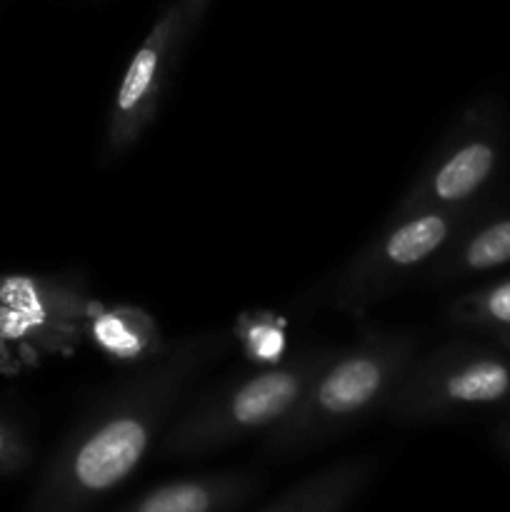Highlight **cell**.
I'll list each match as a JSON object with an SVG mask.
<instances>
[{
  "instance_id": "cell-1",
  "label": "cell",
  "mask_w": 510,
  "mask_h": 512,
  "mask_svg": "<svg viewBox=\"0 0 510 512\" xmlns=\"http://www.w3.org/2000/svg\"><path fill=\"white\" fill-rule=\"evenodd\" d=\"M145 450V430L135 420H118L85 443L75 460V475L90 490H105L123 480Z\"/></svg>"
},
{
  "instance_id": "cell-2",
  "label": "cell",
  "mask_w": 510,
  "mask_h": 512,
  "mask_svg": "<svg viewBox=\"0 0 510 512\" xmlns=\"http://www.w3.org/2000/svg\"><path fill=\"white\" fill-rule=\"evenodd\" d=\"M495 165V148L488 143H470L440 168L435 193L443 200H458L478 190Z\"/></svg>"
},
{
  "instance_id": "cell-3",
  "label": "cell",
  "mask_w": 510,
  "mask_h": 512,
  "mask_svg": "<svg viewBox=\"0 0 510 512\" xmlns=\"http://www.w3.org/2000/svg\"><path fill=\"white\" fill-rule=\"evenodd\" d=\"M448 395L458 403H500L510 395V368L498 358L475 360L448 380Z\"/></svg>"
},
{
  "instance_id": "cell-4",
  "label": "cell",
  "mask_w": 510,
  "mask_h": 512,
  "mask_svg": "<svg viewBox=\"0 0 510 512\" xmlns=\"http://www.w3.org/2000/svg\"><path fill=\"white\" fill-rule=\"evenodd\" d=\"M380 383V373L370 360H350L340 365L320 388V403L333 413H348L360 408Z\"/></svg>"
},
{
  "instance_id": "cell-5",
  "label": "cell",
  "mask_w": 510,
  "mask_h": 512,
  "mask_svg": "<svg viewBox=\"0 0 510 512\" xmlns=\"http://www.w3.org/2000/svg\"><path fill=\"white\" fill-rule=\"evenodd\" d=\"M293 398L295 383L288 375H265V378L253 380L248 388L240 390V395L235 398L233 405L235 420H240V423L245 425L265 423V420L283 413Z\"/></svg>"
},
{
  "instance_id": "cell-6",
  "label": "cell",
  "mask_w": 510,
  "mask_h": 512,
  "mask_svg": "<svg viewBox=\"0 0 510 512\" xmlns=\"http://www.w3.org/2000/svg\"><path fill=\"white\" fill-rule=\"evenodd\" d=\"M445 233H448V228H445L443 218H438V215H425V218L400 228L398 233L390 238L388 243L390 260L403 265L415 263V260L433 253V250L443 243Z\"/></svg>"
},
{
  "instance_id": "cell-7",
  "label": "cell",
  "mask_w": 510,
  "mask_h": 512,
  "mask_svg": "<svg viewBox=\"0 0 510 512\" xmlns=\"http://www.w3.org/2000/svg\"><path fill=\"white\" fill-rule=\"evenodd\" d=\"M465 263L473 270H490L510 263V218L480 230L465 248Z\"/></svg>"
},
{
  "instance_id": "cell-8",
  "label": "cell",
  "mask_w": 510,
  "mask_h": 512,
  "mask_svg": "<svg viewBox=\"0 0 510 512\" xmlns=\"http://www.w3.org/2000/svg\"><path fill=\"white\" fill-rule=\"evenodd\" d=\"M210 495L198 485H170L140 503L138 512H208Z\"/></svg>"
},
{
  "instance_id": "cell-9",
  "label": "cell",
  "mask_w": 510,
  "mask_h": 512,
  "mask_svg": "<svg viewBox=\"0 0 510 512\" xmlns=\"http://www.w3.org/2000/svg\"><path fill=\"white\" fill-rule=\"evenodd\" d=\"M155 65H158V53H155V48H143L138 55H135V60L130 63V70L128 75H125V83L118 95L120 110L135 108V103L143 98L150 80H153Z\"/></svg>"
},
{
  "instance_id": "cell-10",
  "label": "cell",
  "mask_w": 510,
  "mask_h": 512,
  "mask_svg": "<svg viewBox=\"0 0 510 512\" xmlns=\"http://www.w3.org/2000/svg\"><path fill=\"white\" fill-rule=\"evenodd\" d=\"M95 335L105 348L115 350V353H135L138 350V340L130 335V330L120 323L118 318H103L95 325Z\"/></svg>"
},
{
  "instance_id": "cell-11",
  "label": "cell",
  "mask_w": 510,
  "mask_h": 512,
  "mask_svg": "<svg viewBox=\"0 0 510 512\" xmlns=\"http://www.w3.org/2000/svg\"><path fill=\"white\" fill-rule=\"evenodd\" d=\"M0 295H3V300L13 310H18V313H25V315H30V318L40 320L38 298H35V290H33V285L28 283V280H20V278L8 280V283L3 285V293H0Z\"/></svg>"
},
{
  "instance_id": "cell-12",
  "label": "cell",
  "mask_w": 510,
  "mask_h": 512,
  "mask_svg": "<svg viewBox=\"0 0 510 512\" xmlns=\"http://www.w3.org/2000/svg\"><path fill=\"white\" fill-rule=\"evenodd\" d=\"M483 315L490 323L510 328V280L495 285L488 295H483Z\"/></svg>"
},
{
  "instance_id": "cell-13",
  "label": "cell",
  "mask_w": 510,
  "mask_h": 512,
  "mask_svg": "<svg viewBox=\"0 0 510 512\" xmlns=\"http://www.w3.org/2000/svg\"><path fill=\"white\" fill-rule=\"evenodd\" d=\"M250 343H253V350L260 355L263 360H275L283 350V335L280 330L268 328V325H260L250 333Z\"/></svg>"
}]
</instances>
